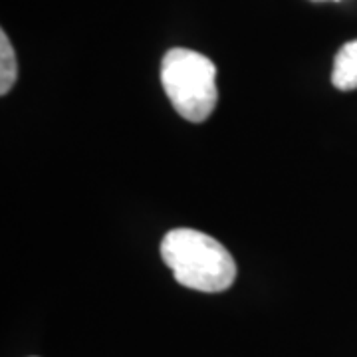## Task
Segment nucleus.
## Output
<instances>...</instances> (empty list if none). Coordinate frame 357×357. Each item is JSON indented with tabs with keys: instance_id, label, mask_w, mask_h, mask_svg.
I'll list each match as a JSON object with an SVG mask.
<instances>
[{
	"instance_id": "f03ea898",
	"label": "nucleus",
	"mask_w": 357,
	"mask_h": 357,
	"mask_svg": "<svg viewBox=\"0 0 357 357\" xmlns=\"http://www.w3.org/2000/svg\"><path fill=\"white\" fill-rule=\"evenodd\" d=\"M161 84L177 114L191 123H203L217 105V66L199 52H167L161 62Z\"/></svg>"
},
{
	"instance_id": "f257e3e1",
	"label": "nucleus",
	"mask_w": 357,
	"mask_h": 357,
	"mask_svg": "<svg viewBox=\"0 0 357 357\" xmlns=\"http://www.w3.org/2000/svg\"><path fill=\"white\" fill-rule=\"evenodd\" d=\"M163 262L175 280L199 292H225L236 280V262L213 236L192 229L167 232L161 243Z\"/></svg>"
},
{
	"instance_id": "20e7f679",
	"label": "nucleus",
	"mask_w": 357,
	"mask_h": 357,
	"mask_svg": "<svg viewBox=\"0 0 357 357\" xmlns=\"http://www.w3.org/2000/svg\"><path fill=\"white\" fill-rule=\"evenodd\" d=\"M16 77H18L16 54L6 32H0V96H6L13 89Z\"/></svg>"
},
{
	"instance_id": "7ed1b4c3",
	"label": "nucleus",
	"mask_w": 357,
	"mask_h": 357,
	"mask_svg": "<svg viewBox=\"0 0 357 357\" xmlns=\"http://www.w3.org/2000/svg\"><path fill=\"white\" fill-rule=\"evenodd\" d=\"M332 84L342 91L357 89V40L344 44L335 54Z\"/></svg>"
}]
</instances>
